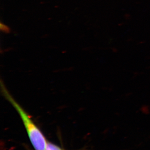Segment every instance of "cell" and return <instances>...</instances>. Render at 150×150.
Masks as SVG:
<instances>
[{
  "mask_svg": "<svg viewBox=\"0 0 150 150\" xmlns=\"http://www.w3.org/2000/svg\"><path fill=\"white\" fill-rule=\"evenodd\" d=\"M0 28H1V30L6 33H9L10 32V29L9 28L5 25L3 24L2 23H1Z\"/></svg>",
  "mask_w": 150,
  "mask_h": 150,
  "instance_id": "cell-3",
  "label": "cell"
},
{
  "mask_svg": "<svg viewBox=\"0 0 150 150\" xmlns=\"http://www.w3.org/2000/svg\"><path fill=\"white\" fill-rule=\"evenodd\" d=\"M2 92L6 99L16 110L24 124L29 139L35 150H46L47 142L45 137L31 117L10 93L4 84L1 82Z\"/></svg>",
  "mask_w": 150,
  "mask_h": 150,
  "instance_id": "cell-1",
  "label": "cell"
},
{
  "mask_svg": "<svg viewBox=\"0 0 150 150\" xmlns=\"http://www.w3.org/2000/svg\"><path fill=\"white\" fill-rule=\"evenodd\" d=\"M46 150H62L59 147L51 143L47 142Z\"/></svg>",
  "mask_w": 150,
  "mask_h": 150,
  "instance_id": "cell-2",
  "label": "cell"
}]
</instances>
